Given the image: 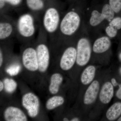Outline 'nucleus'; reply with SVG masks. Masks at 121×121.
<instances>
[{
  "label": "nucleus",
  "mask_w": 121,
  "mask_h": 121,
  "mask_svg": "<svg viewBox=\"0 0 121 121\" xmlns=\"http://www.w3.org/2000/svg\"><path fill=\"white\" fill-rule=\"evenodd\" d=\"M87 0H75L63 14L58 31L54 41L60 43L74 39L84 27V11Z\"/></svg>",
  "instance_id": "f257e3e1"
},
{
  "label": "nucleus",
  "mask_w": 121,
  "mask_h": 121,
  "mask_svg": "<svg viewBox=\"0 0 121 121\" xmlns=\"http://www.w3.org/2000/svg\"><path fill=\"white\" fill-rule=\"evenodd\" d=\"M63 5L58 0H48L40 24L47 32L51 42L55 39L63 14Z\"/></svg>",
  "instance_id": "f03ea898"
},
{
  "label": "nucleus",
  "mask_w": 121,
  "mask_h": 121,
  "mask_svg": "<svg viewBox=\"0 0 121 121\" xmlns=\"http://www.w3.org/2000/svg\"><path fill=\"white\" fill-rule=\"evenodd\" d=\"M115 13L105 0L102 4L93 5L88 13L87 26L96 29L105 26L115 16Z\"/></svg>",
  "instance_id": "7ed1b4c3"
},
{
  "label": "nucleus",
  "mask_w": 121,
  "mask_h": 121,
  "mask_svg": "<svg viewBox=\"0 0 121 121\" xmlns=\"http://www.w3.org/2000/svg\"><path fill=\"white\" fill-rule=\"evenodd\" d=\"M48 36L40 24L35 49L39 71L44 73L47 70L50 62V52L47 45Z\"/></svg>",
  "instance_id": "20e7f679"
},
{
  "label": "nucleus",
  "mask_w": 121,
  "mask_h": 121,
  "mask_svg": "<svg viewBox=\"0 0 121 121\" xmlns=\"http://www.w3.org/2000/svg\"><path fill=\"white\" fill-rule=\"evenodd\" d=\"M82 30L76 37L77 51L76 63L78 66H83L90 61L91 56L92 47L90 39L85 30Z\"/></svg>",
  "instance_id": "39448f33"
},
{
  "label": "nucleus",
  "mask_w": 121,
  "mask_h": 121,
  "mask_svg": "<svg viewBox=\"0 0 121 121\" xmlns=\"http://www.w3.org/2000/svg\"><path fill=\"white\" fill-rule=\"evenodd\" d=\"M34 16L31 13H24L16 21V35L17 38L22 40H30L35 36L36 31Z\"/></svg>",
  "instance_id": "423d86ee"
},
{
  "label": "nucleus",
  "mask_w": 121,
  "mask_h": 121,
  "mask_svg": "<svg viewBox=\"0 0 121 121\" xmlns=\"http://www.w3.org/2000/svg\"><path fill=\"white\" fill-rule=\"evenodd\" d=\"M16 21L7 14L0 15V41L9 40L16 35Z\"/></svg>",
  "instance_id": "0eeeda50"
},
{
  "label": "nucleus",
  "mask_w": 121,
  "mask_h": 121,
  "mask_svg": "<svg viewBox=\"0 0 121 121\" xmlns=\"http://www.w3.org/2000/svg\"><path fill=\"white\" fill-rule=\"evenodd\" d=\"M22 105L27 111L29 117L35 118L39 114L40 102L39 98L32 93L25 94L22 98Z\"/></svg>",
  "instance_id": "6e6552de"
},
{
  "label": "nucleus",
  "mask_w": 121,
  "mask_h": 121,
  "mask_svg": "<svg viewBox=\"0 0 121 121\" xmlns=\"http://www.w3.org/2000/svg\"><path fill=\"white\" fill-rule=\"evenodd\" d=\"M22 60L24 67L28 70L34 72L39 70L36 50L33 47H27L24 50Z\"/></svg>",
  "instance_id": "1a4fd4ad"
},
{
  "label": "nucleus",
  "mask_w": 121,
  "mask_h": 121,
  "mask_svg": "<svg viewBox=\"0 0 121 121\" xmlns=\"http://www.w3.org/2000/svg\"><path fill=\"white\" fill-rule=\"evenodd\" d=\"M77 51L76 47L68 46L63 52L60 60V66L63 70L67 71L71 69L76 63Z\"/></svg>",
  "instance_id": "9d476101"
},
{
  "label": "nucleus",
  "mask_w": 121,
  "mask_h": 121,
  "mask_svg": "<svg viewBox=\"0 0 121 121\" xmlns=\"http://www.w3.org/2000/svg\"><path fill=\"white\" fill-rule=\"evenodd\" d=\"M48 0H25L26 6L35 17L40 20L47 6Z\"/></svg>",
  "instance_id": "9b49d317"
},
{
  "label": "nucleus",
  "mask_w": 121,
  "mask_h": 121,
  "mask_svg": "<svg viewBox=\"0 0 121 121\" xmlns=\"http://www.w3.org/2000/svg\"><path fill=\"white\" fill-rule=\"evenodd\" d=\"M111 45V39L106 35H101L95 39L93 43L92 50L95 54H101L106 52Z\"/></svg>",
  "instance_id": "f8f14e48"
},
{
  "label": "nucleus",
  "mask_w": 121,
  "mask_h": 121,
  "mask_svg": "<svg viewBox=\"0 0 121 121\" xmlns=\"http://www.w3.org/2000/svg\"><path fill=\"white\" fill-rule=\"evenodd\" d=\"M4 117L7 121H27V118L25 114L20 108L9 106L4 112Z\"/></svg>",
  "instance_id": "ddd939ff"
},
{
  "label": "nucleus",
  "mask_w": 121,
  "mask_h": 121,
  "mask_svg": "<svg viewBox=\"0 0 121 121\" xmlns=\"http://www.w3.org/2000/svg\"><path fill=\"white\" fill-rule=\"evenodd\" d=\"M99 84L97 80H94L86 91L84 97V103L86 105L92 104L96 99L99 91Z\"/></svg>",
  "instance_id": "4468645a"
},
{
  "label": "nucleus",
  "mask_w": 121,
  "mask_h": 121,
  "mask_svg": "<svg viewBox=\"0 0 121 121\" xmlns=\"http://www.w3.org/2000/svg\"><path fill=\"white\" fill-rule=\"evenodd\" d=\"M113 95L114 88L113 84L109 82H107L102 87L99 93V99L103 104H108L111 101Z\"/></svg>",
  "instance_id": "2eb2a0df"
},
{
  "label": "nucleus",
  "mask_w": 121,
  "mask_h": 121,
  "mask_svg": "<svg viewBox=\"0 0 121 121\" xmlns=\"http://www.w3.org/2000/svg\"><path fill=\"white\" fill-rule=\"evenodd\" d=\"M63 80L62 76L59 73H55L52 75L49 86V91L51 94L55 95L59 92Z\"/></svg>",
  "instance_id": "dca6fc26"
},
{
  "label": "nucleus",
  "mask_w": 121,
  "mask_h": 121,
  "mask_svg": "<svg viewBox=\"0 0 121 121\" xmlns=\"http://www.w3.org/2000/svg\"><path fill=\"white\" fill-rule=\"evenodd\" d=\"M96 69L93 65L87 67L82 73L81 82L84 85H88L93 81L95 76Z\"/></svg>",
  "instance_id": "f3484780"
},
{
  "label": "nucleus",
  "mask_w": 121,
  "mask_h": 121,
  "mask_svg": "<svg viewBox=\"0 0 121 121\" xmlns=\"http://www.w3.org/2000/svg\"><path fill=\"white\" fill-rule=\"evenodd\" d=\"M121 114V103L117 102L112 105L108 109L106 117L110 121L116 120Z\"/></svg>",
  "instance_id": "a211bd4d"
},
{
  "label": "nucleus",
  "mask_w": 121,
  "mask_h": 121,
  "mask_svg": "<svg viewBox=\"0 0 121 121\" xmlns=\"http://www.w3.org/2000/svg\"><path fill=\"white\" fill-rule=\"evenodd\" d=\"M64 102V98L62 96H53L47 101L46 108L48 110H52L62 105Z\"/></svg>",
  "instance_id": "6ab92c4d"
},
{
  "label": "nucleus",
  "mask_w": 121,
  "mask_h": 121,
  "mask_svg": "<svg viewBox=\"0 0 121 121\" xmlns=\"http://www.w3.org/2000/svg\"><path fill=\"white\" fill-rule=\"evenodd\" d=\"M4 83L5 91L9 93H13L17 87V83L12 79H5Z\"/></svg>",
  "instance_id": "aec40b11"
},
{
  "label": "nucleus",
  "mask_w": 121,
  "mask_h": 121,
  "mask_svg": "<svg viewBox=\"0 0 121 121\" xmlns=\"http://www.w3.org/2000/svg\"><path fill=\"white\" fill-rule=\"evenodd\" d=\"M106 35L110 39L115 38L117 35L118 30L116 28L111 26L108 24H107L104 27Z\"/></svg>",
  "instance_id": "412c9836"
},
{
  "label": "nucleus",
  "mask_w": 121,
  "mask_h": 121,
  "mask_svg": "<svg viewBox=\"0 0 121 121\" xmlns=\"http://www.w3.org/2000/svg\"><path fill=\"white\" fill-rule=\"evenodd\" d=\"M108 3L115 14L121 11V0H107Z\"/></svg>",
  "instance_id": "4be33fe9"
},
{
  "label": "nucleus",
  "mask_w": 121,
  "mask_h": 121,
  "mask_svg": "<svg viewBox=\"0 0 121 121\" xmlns=\"http://www.w3.org/2000/svg\"><path fill=\"white\" fill-rule=\"evenodd\" d=\"M108 24L111 26H113L118 30H120L121 29V17L115 16Z\"/></svg>",
  "instance_id": "5701e85b"
},
{
  "label": "nucleus",
  "mask_w": 121,
  "mask_h": 121,
  "mask_svg": "<svg viewBox=\"0 0 121 121\" xmlns=\"http://www.w3.org/2000/svg\"><path fill=\"white\" fill-rule=\"evenodd\" d=\"M9 8H16L22 4L23 0H4Z\"/></svg>",
  "instance_id": "b1692460"
},
{
  "label": "nucleus",
  "mask_w": 121,
  "mask_h": 121,
  "mask_svg": "<svg viewBox=\"0 0 121 121\" xmlns=\"http://www.w3.org/2000/svg\"><path fill=\"white\" fill-rule=\"evenodd\" d=\"M20 69V65L14 64L10 66L7 70V72L10 75H15L19 73Z\"/></svg>",
  "instance_id": "393cba45"
},
{
  "label": "nucleus",
  "mask_w": 121,
  "mask_h": 121,
  "mask_svg": "<svg viewBox=\"0 0 121 121\" xmlns=\"http://www.w3.org/2000/svg\"><path fill=\"white\" fill-rule=\"evenodd\" d=\"M119 89L116 94V96L119 99H121V84L119 85Z\"/></svg>",
  "instance_id": "a878e982"
},
{
  "label": "nucleus",
  "mask_w": 121,
  "mask_h": 121,
  "mask_svg": "<svg viewBox=\"0 0 121 121\" xmlns=\"http://www.w3.org/2000/svg\"><path fill=\"white\" fill-rule=\"evenodd\" d=\"M4 83L1 81H0V91H2L4 89Z\"/></svg>",
  "instance_id": "bb28decb"
},
{
  "label": "nucleus",
  "mask_w": 121,
  "mask_h": 121,
  "mask_svg": "<svg viewBox=\"0 0 121 121\" xmlns=\"http://www.w3.org/2000/svg\"><path fill=\"white\" fill-rule=\"evenodd\" d=\"M112 82L113 85H114V86H117V82H116V80L114 79H112Z\"/></svg>",
  "instance_id": "cd10ccee"
},
{
  "label": "nucleus",
  "mask_w": 121,
  "mask_h": 121,
  "mask_svg": "<svg viewBox=\"0 0 121 121\" xmlns=\"http://www.w3.org/2000/svg\"><path fill=\"white\" fill-rule=\"evenodd\" d=\"M71 121H79V119L77 117H75L73 118V119L71 120Z\"/></svg>",
  "instance_id": "c85d7f7f"
},
{
  "label": "nucleus",
  "mask_w": 121,
  "mask_h": 121,
  "mask_svg": "<svg viewBox=\"0 0 121 121\" xmlns=\"http://www.w3.org/2000/svg\"><path fill=\"white\" fill-rule=\"evenodd\" d=\"M63 121H69V119L65 117L63 119Z\"/></svg>",
  "instance_id": "c756f323"
},
{
  "label": "nucleus",
  "mask_w": 121,
  "mask_h": 121,
  "mask_svg": "<svg viewBox=\"0 0 121 121\" xmlns=\"http://www.w3.org/2000/svg\"><path fill=\"white\" fill-rule=\"evenodd\" d=\"M74 0H68V2L70 3H70H71V2H73V1Z\"/></svg>",
  "instance_id": "7c9ffc66"
},
{
  "label": "nucleus",
  "mask_w": 121,
  "mask_h": 121,
  "mask_svg": "<svg viewBox=\"0 0 121 121\" xmlns=\"http://www.w3.org/2000/svg\"><path fill=\"white\" fill-rule=\"evenodd\" d=\"M118 121H121V117H120V118L118 119Z\"/></svg>",
  "instance_id": "2f4dec72"
},
{
  "label": "nucleus",
  "mask_w": 121,
  "mask_h": 121,
  "mask_svg": "<svg viewBox=\"0 0 121 121\" xmlns=\"http://www.w3.org/2000/svg\"><path fill=\"white\" fill-rule=\"evenodd\" d=\"M119 58H120V59L121 60V53L119 55Z\"/></svg>",
  "instance_id": "473e14b6"
},
{
  "label": "nucleus",
  "mask_w": 121,
  "mask_h": 121,
  "mask_svg": "<svg viewBox=\"0 0 121 121\" xmlns=\"http://www.w3.org/2000/svg\"></svg>",
  "instance_id": "72a5a7b5"
}]
</instances>
